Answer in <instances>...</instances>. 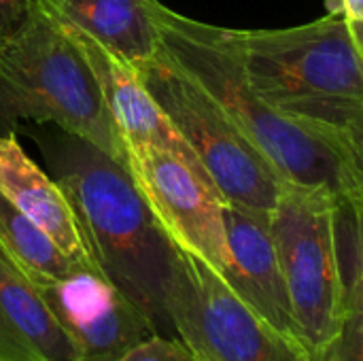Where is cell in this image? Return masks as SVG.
Masks as SVG:
<instances>
[{
  "instance_id": "1",
  "label": "cell",
  "mask_w": 363,
  "mask_h": 361,
  "mask_svg": "<svg viewBox=\"0 0 363 361\" xmlns=\"http://www.w3.org/2000/svg\"><path fill=\"white\" fill-rule=\"evenodd\" d=\"M62 187L98 270L155 326L172 334L168 291L177 247L166 236L128 170L60 128L32 132Z\"/></svg>"
},
{
  "instance_id": "2",
  "label": "cell",
  "mask_w": 363,
  "mask_h": 361,
  "mask_svg": "<svg viewBox=\"0 0 363 361\" xmlns=\"http://www.w3.org/2000/svg\"><path fill=\"white\" fill-rule=\"evenodd\" d=\"M160 53L200 85L283 183L363 196V153L268 106L245 77L228 28L153 2Z\"/></svg>"
},
{
  "instance_id": "3",
  "label": "cell",
  "mask_w": 363,
  "mask_h": 361,
  "mask_svg": "<svg viewBox=\"0 0 363 361\" xmlns=\"http://www.w3.org/2000/svg\"><path fill=\"white\" fill-rule=\"evenodd\" d=\"M228 36L268 106L363 153V49L345 21L323 15L294 28H228Z\"/></svg>"
},
{
  "instance_id": "4",
  "label": "cell",
  "mask_w": 363,
  "mask_h": 361,
  "mask_svg": "<svg viewBox=\"0 0 363 361\" xmlns=\"http://www.w3.org/2000/svg\"><path fill=\"white\" fill-rule=\"evenodd\" d=\"M19 121L55 126L123 166L121 138L98 79L68 28L40 2L0 57V134Z\"/></svg>"
},
{
  "instance_id": "5",
  "label": "cell",
  "mask_w": 363,
  "mask_h": 361,
  "mask_svg": "<svg viewBox=\"0 0 363 361\" xmlns=\"http://www.w3.org/2000/svg\"><path fill=\"white\" fill-rule=\"evenodd\" d=\"M138 74L223 202L270 215L285 183L217 102L162 53L140 66Z\"/></svg>"
},
{
  "instance_id": "6",
  "label": "cell",
  "mask_w": 363,
  "mask_h": 361,
  "mask_svg": "<svg viewBox=\"0 0 363 361\" xmlns=\"http://www.w3.org/2000/svg\"><path fill=\"white\" fill-rule=\"evenodd\" d=\"M332 202L328 191L285 183L268 215L298 338L315 361L323 360L342 323Z\"/></svg>"
},
{
  "instance_id": "7",
  "label": "cell",
  "mask_w": 363,
  "mask_h": 361,
  "mask_svg": "<svg viewBox=\"0 0 363 361\" xmlns=\"http://www.w3.org/2000/svg\"><path fill=\"white\" fill-rule=\"evenodd\" d=\"M168 319L177 340L200 361H315L300 340L270 326L211 266L181 249Z\"/></svg>"
},
{
  "instance_id": "8",
  "label": "cell",
  "mask_w": 363,
  "mask_h": 361,
  "mask_svg": "<svg viewBox=\"0 0 363 361\" xmlns=\"http://www.w3.org/2000/svg\"><path fill=\"white\" fill-rule=\"evenodd\" d=\"M123 168L172 245L223 277L230 255L219 191L183 160L151 145L123 147Z\"/></svg>"
},
{
  "instance_id": "9",
  "label": "cell",
  "mask_w": 363,
  "mask_h": 361,
  "mask_svg": "<svg viewBox=\"0 0 363 361\" xmlns=\"http://www.w3.org/2000/svg\"><path fill=\"white\" fill-rule=\"evenodd\" d=\"M34 287L79 361H115L157 334L149 317L100 270L79 268L64 279Z\"/></svg>"
},
{
  "instance_id": "10",
  "label": "cell",
  "mask_w": 363,
  "mask_h": 361,
  "mask_svg": "<svg viewBox=\"0 0 363 361\" xmlns=\"http://www.w3.org/2000/svg\"><path fill=\"white\" fill-rule=\"evenodd\" d=\"M66 28L77 40V45L81 47L89 68L94 70L98 79L104 104L121 138V147L151 145V147L164 149L177 155L179 160H183L187 166H191L198 174H202L211 183L200 160L196 157L191 147L185 143V138L179 134V130L170 123L162 106L155 102V98L143 83L138 70L128 60H123L119 53L104 47L96 38L70 26Z\"/></svg>"
},
{
  "instance_id": "11",
  "label": "cell",
  "mask_w": 363,
  "mask_h": 361,
  "mask_svg": "<svg viewBox=\"0 0 363 361\" xmlns=\"http://www.w3.org/2000/svg\"><path fill=\"white\" fill-rule=\"evenodd\" d=\"M223 219L230 260L221 279L270 326L300 340L268 215L225 202Z\"/></svg>"
},
{
  "instance_id": "12",
  "label": "cell",
  "mask_w": 363,
  "mask_h": 361,
  "mask_svg": "<svg viewBox=\"0 0 363 361\" xmlns=\"http://www.w3.org/2000/svg\"><path fill=\"white\" fill-rule=\"evenodd\" d=\"M0 196L36 223L70 260L98 270L62 187L23 151L15 132L0 134Z\"/></svg>"
},
{
  "instance_id": "13",
  "label": "cell",
  "mask_w": 363,
  "mask_h": 361,
  "mask_svg": "<svg viewBox=\"0 0 363 361\" xmlns=\"http://www.w3.org/2000/svg\"><path fill=\"white\" fill-rule=\"evenodd\" d=\"M0 361H79L36 287L0 249Z\"/></svg>"
},
{
  "instance_id": "14",
  "label": "cell",
  "mask_w": 363,
  "mask_h": 361,
  "mask_svg": "<svg viewBox=\"0 0 363 361\" xmlns=\"http://www.w3.org/2000/svg\"><path fill=\"white\" fill-rule=\"evenodd\" d=\"M62 23L96 38L136 70L160 55L155 0H38Z\"/></svg>"
},
{
  "instance_id": "15",
  "label": "cell",
  "mask_w": 363,
  "mask_h": 361,
  "mask_svg": "<svg viewBox=\"0 0 363 361\" xmlns=\"http://www.w3.org/2000/svg\"><path fill=\"white\" fill-rule=\"evenodd\" d=\"M0 249L34 285L64 279L83 268L4 196H0Z\"/></svg>"
},
{
  "instance_id": "16",
  "label": "cell",
  "mask_w": 363,
  "mask_h": 361,
  "mask_svg": "<svg viewBox=\"0 0 363 361\" xmlns=\"http://www.w3.org/2000/svg\"><path fill=\"white\" fill-rule=\"evenodd\" d=\"M115 361H191V353L181 340L153 334Z\"/></svg>"
},
{
  "instance_id": "17",
  "label": "cell",
  "mask_w": 363,
  "mask_h": 361,
  "mask_svg": "<svg viewBox=\"0 0 363 361\" xmlns=\"http://www.w3.org/2000/svg\"><path fill=\"white\" fill-rule=\"evenodd\" d=\"M325 11L345 21L353 43L363 49V0H325Z\"/></svg>"
},
{
  "instance_id": "18",
  "label": "cell",
  "mask_w": 363,
  "mask_h": 361,
  "mask_svg": "<svg viewBox=\"0 0 363 361\" xmlns=\"http://www.w3.org/2000/svg\"><path fill=\"white\" fill-rule=\"evenodd\" d=\"M38 0H0V43H6L30 17Z\"/></svg>"
},
{
  "instance_id": "19",
  "label": "cell",
  "mask_w": 363,
  "mask_h": 361,
  "mask_svg": "<svg viewBox=\"0 0 363 361\" xmlns=\"http://www.w3.org/2000/svg\"><path fill=\"white\" fill-rule=\"evenodd\" d=\"M4 45H6V43H0V57H2V51H4Z\"/></svg>"
},
{
  "instance_id": "20",
  "label": "cell",
  "mask_w": 363,
  "mask_h": 361,
  "mask_svg": "<svg viewBox=\"0 0 363 361\" xmlns=\"http://www.w3.org/2000/svg\"><path fill=\"white\" fill-rule=\"evenodd\" d=\"M191 361H200V360H196V357H194V355H191Z\"/></svg>"
}]
</instances>
